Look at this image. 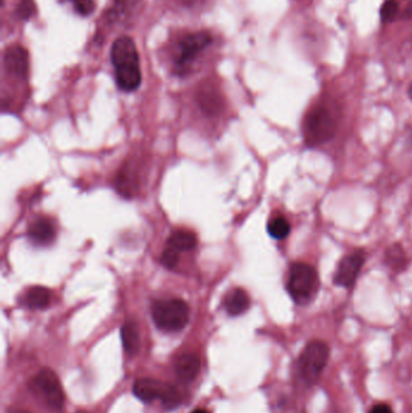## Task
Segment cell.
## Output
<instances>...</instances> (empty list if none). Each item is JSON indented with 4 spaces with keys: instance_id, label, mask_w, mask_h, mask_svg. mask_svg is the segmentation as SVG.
I'll list each match as a JSON object with an SVG mask.
<instances>
[{
    "instance_id": "4fadbf2b",
    "label": "cell",
    "mask_w": 412,
    "mask_h": 413,
    "mask_svg": "<svg viewBox=\"0 0 412 413\" xmlns=\"http://www.w3.org/2000/svg\"><path fill=\"white\" fill-rule=\"evenodd\" d=\"M176 374L183 382H193L200 372L201 360L196 355L185 353L176 360Z\"/></svg>"
},
{
    "instance_id": "ac0fdd59",
    "label": "cell",
    "mask_w": 412,
    "mask_h": 413,
    "mask_svg": "<svg viewBox=\"0 0 412 413\" xmlns=\"http://www.w3.org/2000/svg\"><path fill=\"white\" fill-rule=\"evenodd\" d=\"M121 341L124 350L129 355H137L141 346V336H139V329L134 320H129L122 325Z\"/></svg>"
},
{
    "instance_id": "2e32d148",
    "label": "cell",
    "mask_w": 412,
    "mask_h": 413,
    "mask_svg": "<svg viewBox=\"0 0 412 413\" xmlns=\"http://www.w3.org/2000/svg\"><path fill=\"white\" fill-rule=\"evenodd\" d=\"M196 244L197 238L195 233L189 230H177L167 240V248L173 249L181 254L196 248Z\"/></svg>"
},
{
    "instance_id": "7402d4cb",
    "label": "cell",
    "mask_w": 412,
    "mask_h": 413,
    "mask_svg": "<svg viewBox=\"0 0 412 413\" xmlns=\"http://www.w3.org/2000/svg\"><path fill=\"white\" fill-rule=\"evenodd\" d=\"M36 14V4L33 0H21L20 4L16 9V15L20 20H31Z\"/></svg>"
},
{
    "instance_id": "ba28073f",
    "label": "cell",
    "mask_w": 412,
    "mask_h": 413,
    "mask_svg": "<svg viewBox=\"0 0 412 413\" xmlns=\"http://www.w3.org/2000/svg\"><path fill=\"white\" fill-rule=\"evenodd\" d=\"M31 389L43 397L52 409H59L64 404V394L59 377L54 371L43 369L31 381Z\"/></svg>"
},
{
    "instance_id": "4316f807",
    "label": "cell",
    "mask_w": 412,
    "mask_h": 413,
    "mask_svg": "<svg viewBox=\"0 0 412 413\" xmlns=\"http://www.w3.org/2000/svg\"><path fill=\"white\" fill-rule=\"evenodd\" d=\"M191 413H208V412H207V411H206V409H195V411H193V412H191Z\"/></svg>"
},
{
    "instance_id": "7a4b0ae2",
    "label": "cell",
    "mask_w": 412,
    "mask_h": 413,
    "mask_svg": "<svg viewBox=\"0 0 412 413\" xmlns=\"http://www.w3.org/2000/svg\"><path fill=\"white\" fill-rule=\"evenodd\" d=\"M338 116L330 106L326 104L313 106L303 120V142L308 148L330 142L338 130Z\"/></svg>"
},
{
    "instance_id": "277c9868",
    "label": "cell",
    "mask_w": 412,
    "mask_h": 413,
    "mask_svg": "<svg viewBox=\"0 0 412 413\" xmlns=\"http://www.w3.org/2000/svg\"><path fill=\"white\" fill-rule=\"evenodd\" d=\"M154 323L161 330L167 332H177L186 327L190 318V307L184 300H157L151 306Z\"/></svg>"
},
{
    "instance_id": "44dd1931",
    "label": "cell",
    "mask_w": 412,
    "mask_h": 413,
    "mask_svg": "<svg viewBox=\"0 0 412 413\" xmlns=\"http://www.w3.org/2000/svg\"><path fill=\"white\" fill-rule=\"evenodd\" d=\"M399 12V4L397 0H386L381 8V21L383 24L394 20Z\"/></svg>"
},
{
    "instance_id": "9a60e30c",
    "label": "cell",
    "mask_w": 412,
    "mask_h": 413,
    "mask_svg": "<svg viewBox=\"0 0 412 413\" xmlns=\"http://www.w3.org/2000/svg\"><path fill=\"white\" fill-rule=\"evenodd\" d=\"M385 265L394 273H401L408 267V256L401 244H393L386 250Z\"/></svg>"
},
{
    "instance_id": "6da1fadb",
    "label": "cell",
    "mask_w": 412,
    "mask_h": 413,
    "mask_svg": "<svg viewBox=\"0 0 412 413\" xmlns=\"http://www.w3.org/2000/svg\"><path fill=\"white\" fill-rule=\"evenodd\" d=\"M110 57L119 88L126 92L137 90L141 86V71L139 53L134 40L130 36H121L115 40Z\"/></svg>"
},
{
    "instance_id": "83f0119b",
    "label": "cell",
    "mask_w": 412,
    "mask_h": 413,
    "mask_svg": "<svg viewBox=\"0 0 412 413\" xmlns=\"http://www.w3.org/2000/svg\"><path fill=\"white\" fill-rule=\"evenodd\" d=\"M10 413H29L27 411H22V409H15V411H11Z\"/></svg>"
},
{
    "instance_id": "30bf717a",
    "label": "cell",
    "mask_w": 412,
    "mask_h": 413,
    "mask_svg": "<svg viewBox=\"0 0 412 413\" xmlns=\"http://www.w3.org/2000/svg\"><path fill=\"white\" fill-rule=\"evenodd\" d=\"M4 67L5 71L12 76L26 79L29 67L27 50L20 45H11L5 49Z\"/></svg>"
},
{
    "instance_id": "cb8c5ba5",
    "label": "cell",
    "mask_w": 412,
    "mask_h": 413,
    "mask_svg": "<svg viewBox=\"0 0 412 413\" xmlns=\"http://www.w3.org/2000/svg\"><path fill=\"white\" fill-rule=\"evenodd\" d=\"M75 10L81 16H90L91 14L94 11V0H69Z\"/></svg>"
},
{
    "instance_id": "9c48e42d",
    "label": "cell",
    "mask_w": 412,
    "mask_h": 413,
    "mask_svg": "<svg viewBox=\"0 0 412 413\" xmlns=\"http://www.w3.org/2000/svg\"><path fill=\"white\" fill-rule=\"evenodd\" d=\"M364 262H366V252L363 249H357L345 258H342L334 273L335 285L345 289L353 287Z\"/></svg>"
},
{
    "instance_id": "d4e9b609",
    "label": "cell",
    "mask_w": 412,
    "mask_h": 413,
    "mask_svg": "<svg viewBox=\"0 0 412 413\" xmlns=\"http://www.w3.org/2000/svg\"><path fill=\"white\" fill-rule=\"evenodd\" d=\"M369 413H393V409L386 404H378V405L373 406Z\"/></svg>"
},
{
    "instance_id": "d6986e66",
    "label": "cell",
    "mask_w": 412,
    "mask_h": 413,
    "mask_svg": "<svg viewBox=\"0 0 412 413\" xmlns=\"http://www.w3.org/2000/svg\"><path fill=\"white\" fill-rule=\"evenodd\" d=\"M51 302V292L44 287H33L26 292L24 303L31 310H44Z\"/></svg>"
},
{
    "instance_id": "e0dca14e",
    "label": "cell",
    "mask_w": 412,
    "mask_h": 413,
    "mask_svg": "<svg viewBox=\"0 0 412 413\" xmlns=\"http://www.w3.org/2000/svg\"><path fill=\"white\" fill-rule=\"evenodd\" d=\"M134 168L136 167L131 165V162H127L119 173L118 190L124 196H134L136 189H138V174Z\"/></svg>"
},
{
    "instance_id": "603a6c76",
    "label": "cell",
    "mask_w": 412,
    "mask_h": 413,
    "mask_svg": "<svg viewBox=\"0 0 412 413\" xmlns=\"http://www.w3.org/2000/svg\"><path fill=\"white\" fill-rule=\"evenodd\" d=\"M179 259H181V254H179V253L171 248H166L165 252L162 253L161 264L164 265L166 268L173 270V268L177 267Z\"/></svg>"
},
{
    "instance_id": "f1b7e54d",
    "label": "cell",
    "mask_w": 412,
    "mask_h": 413,
    "mask_svg": "<svg viewBox=\"0 0 412 413\" xmlns=\"http://www.w3.org/2000/svg\"><path fill=\"white\" fill-rule=\"evenodd\" d=\"M408 95H410V97H411L412 99V85L410 86V88H408Z\"/></svg>"
},
{
    "instance_id": "ffe728a7",
    "label": "cell",
    "mask_w": 412,
    "mask_h": 413,
    "mask_svg": "<svg viewBox=\"0 0 412 413\" xmlns=\"http://www.w3.org/2000/svg\"><path fill=\"white\" fill-rule=\"evenodd\" d=\"M291 224L284 217L272 218L267 224V233L275 240H284L291 233Z\"/></svg>"
},
{
    "instance_id": "484cf974",
    "label": "cell",
    "mask_w": 412,
    "mask_h": 413,
    "mask_svg": "<svg viewBox=\"0 0 412 413\" xmlns=\"http://www.w3.org/2000/svg\"><path fill=\"white\" fill-rule=\"evenodd\" d=\"M405 16L408 17V19H412V1L408 4V9L405 11Z\"/></svg>"
},
{
    "instance_id": "3957f363",
    "label": "cell",
    "mask_w": 412,
    "mask_h": 413,
    "mask_svg": "<svg viewBox=\"0 0 412 413\" xmlns=\"http://www.w3.org/2000/svg\"><path fill=\"white\" fill-rule=\"evenodd\" d=\"M319 275L313 266L305 262H295L289 268L287 290L291 299L300 306L307 305L318 292Z\"/></svg>"
},
{
    "instance_id": "52a82bcc",
    "label": "cell",
    "mask_w": 412,
    "mask_h": 413,
    "mask_svg": "<svg viewBox=\"0 0 412 413\" xmlns=\"http://www.w3.org/2000/svg\"><path fill=\"white\" fill-rule=\"evenodd\" d=\"M212 44V36L208 32L188 33L181 36L177 44L176 68L178 73L185 74L190 71L199 56Z\"/></svg>"
},
{
    "instance_id": "5b68a950",
    "label": "cell",
    "mask_w": 412,
    "mask_h": 413,
    "mask_svg": "<svg viewBox=\"0 0 412 413\" xmlns=\"http://www.w3.org/2000/svg\"><path fill=\"white\" fill-rule=\"evenodd\" d=\"M134 394L144 402L160 400L167 409H174L181 402L179 390L164 382L153 378H141L134 384Z\"/></svg>"
},
{
    "instance_id": "5bb4252c",
    "label": "cell",
    "mask_w": 412,
    "mask_h": 413,
    "mask_svg": "<svg viewBox=\"0 0 412 413\" xmlns=\"http://www.w3.org/2000/svg\"><path fill=\"white\" fill-rule=\"evenodd\" d=\"M251 306V297L241 287H235L225 296L224 308L232 317L243 315Z\"/></svg>"
},
{
    "instance_id": "8992f818",
    "label": "cell",
    "mask_w": 412,
    "mask_h": 413,
    "mask_svg": "<svg viewBox=\"0 0 412 413\" xmlns=\"http://www.w3.org/2000/svg\"><path fill=\"white\" fill-rule=\"evenodd\" d=\"M329 359V347L326 342L314 340L307 343L298 358V374L311 384L318 379Z\"/></svg>"
},
{
    "instance_id": "f546056e",
    "label": "cell",
    "mask_w": 412,
    "mask_h": 413,
    "mask_svg": "<svg viewBox=\"0 0 412 413\" xmlns=\"http://www.w3.org/2000/svg\"><path fill=\"white\" fill-rule=\"evenodd\" d=\"M75 413H89V412H86V411H78V412Z\"/></svg>"
},
{
    "instance_id": "8fae6325",
    "label": "cell",
    "mask_w": 412,
    "mask_h": 413,
    "mask_svg": "<svg viewBox=\"0 0 412 413\" xmlns=\"http://www.w3.org/2000/svg\"><path fill=\"white\" fill-rule=\"evenodd\" d=\"M28 237L34 244L49 245L56 238V228L54 223L46 218H39L33 221L28 228Z\"/></svg>"
},
{
    "instance_id": "7c38bea8",
    "label": "cell",
    "mask_w": 412,
    "mask_h": 413,
    "mask_svg": "<svg viewBox=\"0 0 412 413\" xmlns=\"http://www.w3.org/2000/svg\"><path fill=\"white\" fill-rule=\"evenodd\" d=\"M197 102L206 114L216 115L223 108V98L216 87L204 85L197 93Z\"/></svg>"
}]
</instances>
